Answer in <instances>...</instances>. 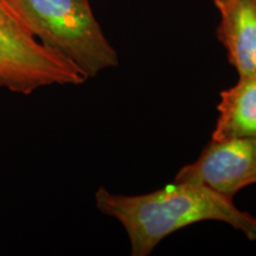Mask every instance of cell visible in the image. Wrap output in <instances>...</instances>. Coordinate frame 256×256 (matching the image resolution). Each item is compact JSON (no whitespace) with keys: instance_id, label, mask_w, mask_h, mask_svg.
Returning <instances> with one entry per match:
<instances>
[{"instance_id":"cell-1","label":"cell","mask_w":256,"mask_h":256,"mask_svg":"<svg viewBox=\"0 0 256 256\" xmlns=\"http://www.w3.org/2000/svg\"><path fill=\"white\" fill-rule=\"evenodd\" d=\"M95 204L124 226L133 256L150 255L171 234L204 220L223 222L256 241V216L238 209L232 197L200 184L174 182L142 194H113L101 186Z\"/></svg>"},{"instance_id":"cell-2","label":"cell","mask_w":256,"mask_h":256,"mask_svg":"<svg viewBox=\"0 0 256 256\" xmlns=\"http://www.w3.org/2000/svg\"><path fill=\"white\" fill-rule=\"evenodd\" d=\"M17 17L38 40L86 78L119 66L89 0H17Z\"/></svg>"},{"instance_id":"cell-3","label":"cell","mask_w":256,"mask_h":256,"mask_svg":"<svg viewBox=\"0 0 256 256\" xmlns=\"http://www.w3.org/2000/svg\"><path fill=\"white\" fill-rule=\"evenodd\" d=\"M86 81L75 66L44 46L0 4V88L30 95L49 86H78Z\"/></svg>"},{"instance_id":"cell-4","label":"cell","mask_w":256,"mask_h":256,"mask_svg":"<svg viewBox=\"0 0 256 256\" xmlns=\"http://www.w3.org/2000/svg\"><path fill=\"white\" fill-rule=\"evenodd\" d=\"M174 182L200 184L234 198L256 184V136L211 139L194 162L179 170Z\"/></svg>"},{"instance_id":"cell-5","label":"cell","mask_w":256,"mask_h":256,"mask_svg":"<svg viewBox=\"0 0 256 256\" xmlns=\"http://www.w3.org/2000/svg\"><path fill=\"white\" fill-rule=\"evenodd\" d=\"M217 38L238 78L256 76V0H215Z\"/></svg>"},{"instance_id":"cell-6","label":"cell","mask_w":256,"mask_h":256,"mask_svg":"<svg viewBox=\"0 0 256 256\" xmlns=\"http://www.w3.org/2000/svg\"><path fill=\"white\" fill-rule=\"evenodd\" d=\"M218 118L211 139L256 136V76L238 81L220 94Z\"/></svg>"},{"instance_id":"cell-7","label":"cell","mask_w":256,"mask_h":256,"mask_svg":"<svg viewBox=\"0 0 256 256\" xmlns=\"http://www.w3.org/2000/svg\"><path fill=\"white\" fill-rule=\"evenodd\" d=\"M0 4L4 5L14 17H17V0H0Z\"/></svg>"},{"instance_id":"cell-8","label":"cell","mask_w":256,"mask_h":256,"mask_svg":"<svg viewBox=\"0 0 256 256\" xmlns=\"http://www.w3.org/2000/svg\"><path fill=\"white\" fill-rule=\"evenodd\" d=\"M214 2H215V0H214Z\"/></svg>"}]
</instances>
